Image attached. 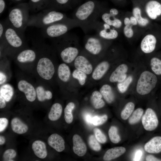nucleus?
I'll list each match as a JSON object with an SVG mask.
<instances>
[{"instance_id":"3c124183","label":"nucleus","mask_w":161,"mask_h":161,"mask_svg":"<svg viewBox=\"0 0 161 161\" xmlns=\"http://www.w3.org/2000/svg\"><path fill=\"white\" fill-rule=\"evenodd\" d=\"M108 11L110 14L113 16L118 17L119 14V10L115 8H112Z\"/></svg>"},{"instance_id":"7c9ffc66","label":"nucleus","mask_w":161,"mask_h":161,"mask_svg":"<svg viewBox=\"0 0 161 161\" xmlns=\"http://www.w3.org/2000/svg\"><path fill=\"white\" fill-rule=\"evenodd\" d=\"M126 151V148L121 146L111 148L106 152L103 156V159L105 161H110L119 157Z\"/></svg>"},{"instance_id":"cd10ccee","label":"nucleus","mask_w":161,"mask_h":161,"mask_svg":"<svg viewBox=\"0 0 161 161\" xmlns=\"http://www.w3.org/2000/svg\"><path fill=\"white\" fill-rule=\"evenodd\" d=\"M32 147L34 154L38 157L43 159L47 157V152L46 146L43 141H35L32 144Z\"/></svg>"},{"instance_id":"2eb2a0df","label":"nucleus","mask_w":161,"mask_h":161,"mask_svg":"<svg viewBox=\"0 0 161 161\" xmlns=\"http://www.w3.org/2000/svg\"><path fill=\"white\" fill-rule=\"evenodd\" d=\"M143 12L152 21H161V3L157 0H149L145 4Z\"/></svg>"},{"instance_id":"7ed1b4c3","label":"nucleus","mask_w":161,"mask_h":161,"mask_svg":"<svg viewBox=\"0 0 161 161\" xmlns=\"http://www.w3.org/2000/svg\"><path fill=\"white\" fill-rule=\"evenodd\" d=\"M137 60L139 63V69L130 92L140 96L147 95L160 88L161 77L153 73L140 61Z\"/></svg>"},{"instance_id":"a19ab883","label":"nucleus","mask_w":161,"mask_h":161,"mask_svg":"<svg viewBox=\"0 0 161 161\" xmlns=\"http://www.w3.org/2000/svg\"><path fill=\"white\" fill-rule=\"evenodd\" d=\"M88 142L89 147L93 150L97 151L100 150V145L94 135H91L89 137Z\"/></svg>"},{"instance_id":"09e8293b","label":"nucleus","mask_w":161,"mask_h":161,"mask_svg":"<svg viewBox=\"0 0 161 161\" xmlns=\"http://www.w3.org/2000/svg\"><path fill=\"white\" fill-rule=\"evenodd\" d=\"M142 151L140 150H137L136 152L134 158V161H139L143 155Z\"/></svg>"},{"instance_id":"79ce46f5","label":"nucleus","mask_w":161,"mask_h":161,"mask_svg":"<svg viewBox=\"0 0 161 161\" xmlns=\"http://www.w3.org/2000/svg\"><path fill=\"white\" fill-rule=\"evenodd\" d=\"M133 27L131 24H129L124 25L123 28V35L128 39H131L134 36L135 32Z\"/></svg>"},{"instance_id":"aec40b11","label":"nucleus","mask_w":161,"mask_h":161,"mask_svg":"<svg viewBox=\"0 0 161 161\" xmlns=\"http://www.w3.org/2000/svg\"><path fill=\"white\" fill-rule=\"evenodd\" d=\"M132 15L136 19L138 26L143 29L147 30L154 23L144 15L143 10L139 6H135L132 10Z\"/></svg>"},{"instance_id":"2f4dec72","label":"nucleus","mask_w":161,"mask_h":161,"mask_svg":"<svg viewBox=\"0 0 161 161\" xmlns=\"http://www.w3.org/2000/svg\"><path fill=\"white\" fill-rule=\"evenodd\" d=\"M100 92L105 100L108 103H111L114 100L115 95L112 87L106 84L103 85L100 89Z\"/></svg>"},{"instance_id":"f704fd0d","label":"nucleus","mask_w":161,"mask_h":161,"mask_svg":"<svg viewBox=\"0 0 161 161\" xmlns=\"http://www.w3.org/2000/svg\"><path fill=\"white\" fill-rule=\"evenodd\" d=\"M102 96L100 92L95 91L93 92L90 97V101L93 106L96 109L103 107L105 103L102 99Z\"/></svg>"},{"instance_id":"5fc2aeb1","label":"nucleus","mask_w":161,"mask_h":161,"mask_svg":"<svg viewBox=\"0 0 161 161\" xmlns=\"http://www.w3.org/2000/svg\"><path fill=\"white\" fill-rule=\"evenodd\" d=\"M85 120L86 123L89 124H92V118L91 115L87 114L85 116Z\"/></svg>"},{"instance_id":"f257e3e1","label":"nucleus","mask_w":161,"mask_h":161,"mask_svg":"<svg viewBox=\"0 0 161 161\" xmlns=\"http://www.w3.org/2000/svg\"><path fill=\"white\" fill-rule=\"evenodd\" d=\"M38 51V57L32 75L49 84L54 77L55 68L53 61L55 49L52 46L45 43L41 39L32 42Z\"/></svg>"},{"instance_id":"4d7b16f0","label":"nucleus","mask_w":161,"mask_h":161,"mask_svg":"<svg viewBox=\"0 0 161 161\" xmlns=\"http://www.w3.org/2000/svg\"><path fill=\"white\" fill-rule=\"evenodd\" d=\"M6 140L5 137L2 135L0 136V145H2L4 144Z\"/></svg>"},{"instance_id":"a18cd8bd","label":"nucleus","mask_w":161,"mask_h":161,"mask_svg":"<svg viewBox=\"0 0 161 161\" xmlns=\"http://www.w3.org/2000/svg\"><path fill=\"white\" fill-rule=\"evenodd\" d=\"M107 118V116L106 114L100 116H95L92 118V124L95 126L101 125L106 121Z\"/></svg>"},{"instance_id":"20e7f679","label":"nucleus","mask_w":161,"mask_h":161,"mask_svg":"<svg viewBox=\"0 0 161 161\" xmlns=\"http://www.w3.org/2000/svg\"><path fill=\"white\" fill-rule=\"evenodd\" d=\"M103 8L97 1L91 0L79 6L73 14V18L80 24V27L85 33L92 30L94 25L99 21Z\"/></svg>"},{"instance_id":"58836bf2","label":"nucleus","mask_w":161,"mask_h":161,"mask_svg":"<svg viewBox=\"0 0 161 161\" xmlns=\"http://www.w3.org/2000/svg\"><path fill=\"white\" fill-rule=\"evenodd\" d=\"M117 132V129L115 126H111L109 129V137L110 140L113 143H117L121 140L120 137L118 134Z\"/></svg>"},{"instance_id":"49530a36","label":"nucleus","mask_w":161,"mask_h":161,"mask_svg":"<svg viewBox=\"0 0 161 161\" xmlns=\"http://www.w3.org/2000/svg\"><path fill=\"white\" fill-rule=\"evenodd\" d=\"M8 120L5 117L0 118V132L4 131L6 128L8 124Z\"/></svg>"},{"instance_id":"4c0bfd02","label":"nucleus","mask_w":161,"mask_h":161,"mask_svg":"<svg viewBox=\"0 0 161 161\" xmlns=\"http://www.w3.org/2000/svg\"><path fill=\"white\" fill-rule=\"evenodd\" d=\"M143 113V109L140 108L136 109L132 113L129 120V123L134 124L138 123L140 120Z\"/></svg>"},{"instance_id":"5701e85b","label":"nucleus","mask_w":161,"mask_h":161,"mask_svg":"<svg viewBox=\"0 0 161 161\" xmlns=\"http://www.w3.org/2000/svg\"><path fill=\"white\" fill-rule=\"evenodd\" d=\"M73 150L74 153L79 157L83 156L87 151L86 145L80 136L74 134L72 137Z\"/></svg>"},{"instance_id":"c03bdc74","label":"nucleus","mask_w":161,"mask_h":161,"mask_svg":"<svg viewBox=\"0 0 161 161\" xmlns=\"http://www.w3.org/2000/svg\"><path fill=\"white\" fill-rule=\"evenodd\" d=\"M94 132L96 138L99 142L101 143H106V137L99 129L95 128L94 129Z\"/></svg>"},{"instance_id":"393cba45","label":"nucleus","mask_w":161,"mask_h":161,"mask_svg":"<svg viewBox=\"0 0 161 161\" xmlns=\"http://www.w3.org/2000/svg\"><path fill=\"white\" fill-rule=\"evenodd\" d=\"M110 67L109 61L104 60L100 62L93 71L92 77L95 80H99L107 73Z\"/></svg>"},{"instance_id":"052dcab7","label":"nucleus","mask_w":161,"mask_h":161,"mask_svg":"<svg viewBox=\"0 0 161 161\" xmlns=\"http://www.w3.org/2000/svg\"><path fill=\"white\" fill-rule=\"evenodd\" d=\"M118 0V1H121V0Z\"/></svg>"},{"instance_id":"f8f14e48","label":"nucleus","mask_w":161,"mask_h":161,"mask_svg":"<svg viewBox=\"0 0 161 161\" xmlns=\"http://www.w3.org/2000/svg\"><path fill=\"white\" fill-rule=\"evenodd\" d=\"M137 61H129L127 59L119 63L111 74L109 80L111 83H119L124 81L136 66Z\"/></svg>"},{"instance_id":"e433bc0d","label":"nucleus","mask_w":161,"mask_h":161,"mask_svg":"<svg viewBox=\"0 0 161 161\" xmlns=\"http://www.w3.org/2000/svg\"><path fill=\"white\" fill-rule=\"evenodd\" d=\"M75 107L74 103L72 102L68 103L64 109V118L65 122L68 124L71 123L73 120L72 111Z\"/></svg>"},{"instance_id":"c9c22d12","label":"nucleus","mask_w":161,"mask_h":161,"mask_svg":"<svg viewBox=\"0 0 161 161\" xmlns=\"http://www.w3.org/2000/svg\"><path fill=\"white\" fill-rule=\"evenodd\" d=\"M135 106L134 103L131 101L129 102L126 104L120 114L122 119L126 120L130 116L133 112Z\"/></svg>"},{"instance_id":"603ef678","label":"nucleus","mask_w":161,"mask_h":161,"mask_svg":"<svg viewBox=\"0 0 161 161\" xmlns=\"http://www.w3.org/2000/svg\"><path fill=\"white\" fill-rule=\"evenodd\" d=\"M145 160L147 161H161V159L157 158L151 155H147Z\"/></svg>"},{"instance_id":"a211bd4d","label":"nucleus","mask_w":161,"mask_h":161,"mask_svg":"<svg viewBox=\"0 0 161 161\" xmlns=\"http://www.w3.org/2000/svg\"><path fill=\"white\" fill-rule=\"evenodd\" d=\"M123 82L117 83V88L120 93L123 94L130 92L136 79L139 69V63Z\"/></svg>"},{"instance_id":"412c9836","label":"nucleus","mask_w":161,"mask_h":161,"mask_svg":"<svg viewBox=\"0 0 161 161\" xmlns=\"http://www.w3.org/2000/svg\"><path fill=\"white\" fill-rule=\"evenodd\" d=\"M10 59L7 56L0 58V86L8 83L12 76Z\"/></svg>"},{"instance_id":"f3484780","label":"nucleus","mask_w":161,"mask_h":161,"mask_svg":"<svg viewBox=\"0 0 161 161\" xmlns=\"http://www.w3.org/2000/svg\"><path fill=\"white\" fill-rule=\"evenodd\" d=\"M142 122L144 129L151 131L155 130L158 126V120L154 111L148 108L142 118Z\"/></svg>"},{"instance_id":"6e6d98bb","label":"nucleus","mask_w":161,"mask_h":161,"mask_svg":"<svg viewBox=\"0 0 161 161\" xmlns=\"http://www.w3.org/2000/svg\"><path fill=\"white\" fill-rule=\"evenodd\" d=\"M123 21V23L124 25H127L131 24L130 22V21L129 17L128 16H125L124 19Z\"/></svg>"},{"instance_id":"1a4fd4ad","label":"nucleus","mask_w":161,"mask_h":161,"mask_svg":"<svg viewBox=\"0 0 161 161\" xmlns=\"http://www.w3.org/2000/svg\"><path fill=\"white\" fill-rule=\"evenodd\" d=\"M78 27H80L79 23L73 18H70L41 28V33L44 38L52 39L61 36Z\"/></svg>"},{"instance_id":"ddd939ff","label":"nucleus","mask_w":161,"mask_h":161,"mask_svg":"<svg viewBox=\"0 0 161 161\" xmlns=\"http://www.w3.org/2000/svg\"><path fill=\"white\" fill-rule=\"evenodd\" d=\"M136 59L140 61L155 75L161 77V50Z\"/></svg>"},{"instance_id":"bf43d9fd","label":"nucleus","mask_w":161,"mask_h":161,"mask_svg":"<svg viewBox=\"0 0 161 161\" xmlns=\"http://www.w3.org/2000/svg\"><path fill=\"white\" fill-rule=\"evenodd\" d=\"M78 1V0H73V2H75V1Z\"/></svg>"},{"instance_id":"ea45409f","label":"nucleus","mask_w":161,"mask_h":161,"mask_svg":"<svg viewBox=\"0 0 161 161\" xmlns=\"http://www.w3.org/2000/svg\"><path fill=\"white\" fill-rule=\"evenodd\" d=\"M72 75L74 78L78 80L80 85H83L85 84L87 78V75L84 72L76 69L73 72Z\"/></svg>"},{"instance_id":"dca6fc26","label":"nucleus","mask_w":161,"mask_h":161,"mask_svg":"<svg viewBox=\"0 0 161 161\" xmlns=\"http://www.w3.org/2000/svg\"><path fill=\"white\" fill-rule=\"evenodd\" d=\"M36 99L40 102L49 100L52 97V93L49 89V84L41 80L36 79L35 82Z\"/></svg>"},{"instance_id":"39448f33","label":"nucleus","mask_w":161,"mask_h":161,"mask_svg":"<svg viewBox=\"0 0 161 161\" xmlns=\"http://www.w3.org/2000/svg\"><path fill=\"white\" fill-rule=\"evenodd\" d=\"M161 50V25L154 23L143 34L137 49L138 58Z\"/></svg>"},{"instance_id":"bb28decb","label":"nucleus","mask_w":161,"mask_h":161,"mask_svg":"<svg viewBox=\"0 0 161 161\" xmlns=\"http://www.w3.org/2000/svg\"><path fill=\"white\" fill-rule=\"evenodd\" d=\"M73 2V0H50L47 8L65 10L71 8Z\"/></svg>"},{"instance_id":"9d476101","label":"nucleus","mask_w":161,"mask_h":161,"mask_svg":"<svg viewBox=\"0 0 161 161\" xmlns=\"http://www.w3.org/2000/svg\"><path fill=\"white\" fill-rule=\"evenodd\" d=\"M29 75L22 71L16 73L17 90L23 94L27 100L32 103L36 99L35 82Z\"/></svg>"},{"instance_id":"0eeeda50","label":"nucleus","mask_w":161,"mask_h":161,"mask_svg":"<svg viewBox=\"0 0 161 161\" xmlns=\"http://www.w3.org/2000/svg\"><path fill=\"white\" fill-rule=\"evenodd\" d=\"M30 12L28 3L17 4L10 8L6 19L14 28L24 34L30 17Z\"/></svg>"},{"instance_id":"b1692460","label":"nucleus","mask_w":161,"mask_h":161,"mask_svg":"<svg viewBox=\"0 0 161 161\" xmlns=\"http://www.w3.org/2000/svg\"><path fill=\"white\" fill-rule=\"evenodd\" d=\"M48 145L58 152H61L65 148V141L62 137L56 133L53 134L48 137Z\"/></svg>"},{"instance_id":"4468645a","label":"nucleus","mask_w":161,"mask_h":161,"mask_svg":"<svg viewBox=\"0 0 161 161\" xmlns=\"http://www.w3.org/2000/svg\"><path fill=\"white\" fill-rule=\"evenodd\" d=\"M92 30L100 38L107 40L116 39L119 35L118 30L109 24L99 21L94 25Z\"/></svg>"},{"instance_id":"13d9d810","label":"nucleus","mask_w":161,"mask_h":161,"mask_svg":"<svg viewBox=\"0 0 161 161\" xmlns=\"http://www.w3.org/2000/svg\"><path fill=\"white\" fill-rule=\"evenodd\" d=\"M10 1V2L14 3H16L17 4L25 2L24 1L26 0H8Z\"/></svg>"},{"instance_id":"423d86ee","label":"nucleus","mask_w":161,"mask_h":161,"mask_svg":"<svg viewBox=\"0 0 161 161\" xmlns=\"http://www.w3.org/2000/svg\"><path fill=\"white\" fill-rule=\"evenodd\" d=\"M66 14L58 10L51 9H44L30 16L27 27H34L41 29L56 22L69 19Z\"/></svg>"},{"instance_id":"9b49d317","label":"nucleus","mask_w":161,"mask_h":161,"mask_svg":"<svg viewBox=\"0 0 161 161\" xmlns=\"http://www.w3.org/2000/svg\"><path fill=\"white\" fill-rule=\"evenodd\" d=\"M85 49L93 55H97L102 53L112 43V41L104 39L97 34L86 35L85 37Z\"/></svg>"},{"instance_id":"a878e982","label":"nucleus","mask_w":161,"mask_h":161,"mask_svg":"<svg viewBox=\"0 0 161 161\" xmlns=\"http://www.w3.org/2000/svg\"><path fill=\"white\" fill-rule=\"evenodd\" d=\"M145 150L147 152L153 154L161 152V137H154L144 145Z\"/></svg>"},{"instance_id":"4be33fe9","label":"nucleus","mask_w":161,"mask_h":161,"mask_svg":"<svg viewBox=\"0 0 161 161\" xmlns=\"http://www.w3.org/2000/svg\"><path fill=\"white\" fill-rule=\"evenodd\" d=\"M75 68L81 70L86 74H91L92 71V65L86 57L82 55H78L75 60Z\"/></svg>"},{"instance_id":"6ab92c4d","label":"nucleus","mask_w":161,"mask_h":161,"mask_svg":"<svg viewBox=\"0 0 161 161\" xmlns=\"http://www.w3.org/2000/svg\"><path fill=\"white\" fill-rule=\"evenodd\" d=\"M15 93L12 85L7 83L0 86V108H5L7 103L10 102Z\"/></svg>"},{"instance_id":"72a5a7b5","label":"nucleus","mask_w":161,"mask_h":161,"mask_svg":"<svg viewBox=\"0 0 161 161\" xmlns=\"http://www.w3.org/2000/svg\"><path fill=\"white\" fill-rule=\"evenodd\" d=\"M63 110L61 104L56 103L52 106L48 114L49 119L52 121L58 120L61 117Z\"/></svg>"},{"instance_id":"c756f323","label":"nucleus","mask_w":161,"mask_h":161,"mask_svg":"<svg viewBox=\"0 0 161 161\" xmlns=\"http://www.w3.org/2000/svg\"><path fill=\"white\" fill-rule=\"evenodd\" d=\"M50 0H29L27 2L30 12L32 13L38 12L47 9Z\"/></svg>"},{"instance_id":"473e14b6","label":"nucleus","mask_w":161,"mask_h":161,"mask_svg":"<svg viewBox=\"0 0 161 161\" xmlns=\"http://www.w3.org/2000/svg\"><path fill=\"white\" fill-rule=\"evenodd\" d=\"M71 72L69 66L65 63L60 64L57 69V75L61 82L66 83L69 80Z\"/></svg>"},{"instance_id":"c85d7f7f","label":"nucleus","mask_w":161,"mask_h":161,"mask_svg":"<svg viewBox=\"0 0 161 161\" xmlns=\"http://www.w3.org/2000/svg\"><path fill=\"white\" fill-rule=\"evenodd\" d=\"M10 125L13 131L18 134H24L28 130L27 125L17 117H14L12 119Z\"/></svg>"},{"instance_id":"6e6552de","label":"nucleus","mask_w":161,"mask_h":161,"mask_svg":"<svg viewBox=\"0 0 161 161\" xmlns=\"http://www.w3.org/2000/svg\"><path fill=\"white\" fill-rule=\"evenodd\" d=\"M38 51L32 44V47H29L22 49L16 54L13 60L21 71L32 75L38 57Z\"/></svg>"},{"instance_id":"37998d69","label":"nucleus","mask_w":161,"mask_h":161,"mask_svg":"<svg viewBox=\"0 0 161 161\" xmlns=\"http://www.w3.org/2000/svg\"><path fill=\"white\" fill-rule=\"evenodd\" d=\"M16 152L14 149H7L3 154L2 156L3 160L6 161H14L13 159L16 157Z\"/></svg>"},{"instance_id":"864d4df0","label":"nucleus","mask_w":161,"mask_h":161,"mask_svg":"<svg viewBox=\"0 0 161 161\" xmlns=\"http://www.w3.org/2000/svg\"><path fill=\"white\" fill-rule=\"evenodd\" d=\"M129 17L131 24L134 27L138 26L136 18L132 15Z\"/></svg>"},{"instance_id":"de8ad7c7","label":"nucleus","mask_w":161,"mask_h":161,"mask_svg":"<svg viewBox=\"0 0 161 161\" xmlns=\"http://www.w3.org/2000/svg\"><path fill=\"white\" fill-rule=\"evenodd\" d=\"M5 20L1 21L0 22V41H1L4 38L6 28Z\"/></svg>"},{"instance_id":"f03ea898","label":"nucleus","mask_w":161,"mask_h":161,"mask_svg":"<svg viewBox=\"0 0 161 161\" xmlns=\"http://www.w3.org/2000/svg\"><path fill=\"white\" fill-rule=\"evenodd\" d=\"M5 21L4 37L0 41V57L6 56L13 60L17 53L28 46L24 34L14 28L6 19Z\"/></svg>"},{"instance_id":"8fccbe9b","label":"nucleus","mask_w":161,"mask_h":161,"mask_svg":"<svg viewBox=\"0 0 161 161\" xmlns=\"http://www.w3.org/2000/svg\"><path fill=\"white\" fill-rule=\"evenodd\" d=\"M6 4L5 0H0V15H1L6 9Z\"/></svg>"}]
</instances>
